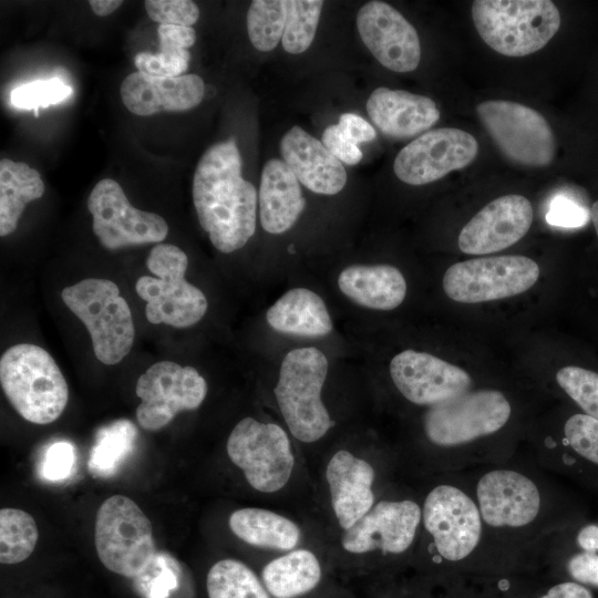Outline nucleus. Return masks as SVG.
I'll return each instance as SVG.
<instances>
[{
    "label": "nucleus",
    "instance_id": "f257e3e1",
    "mask_svg": "<svg viewBox=\"0 0 598 598\" xmlns=\"http://www.w3.org/2000/svg\"><path fill=\"white\" fill-rule=\"evenodd\" d=\"M235 138L212 145L193 178V202L202 228L214 247L229 254L243 248L256 230L258 194L241 176Z\"/></svg>",
    "mask_w": 598,
    "mask_h": 598
},
{
    "label": "nucleus",
    "instance_id": "f03ea898",
    "mask_svg": "<svg viewBox=\"0 0 598 598\" xmlns=\"http://www.w3.org/2000/svg\"><path fill=\"white\" fill-rule=\"evenodd\" d=\"M0 383L11 406L33 424L58 420L69 400L68 383L54 359L32 343L14 344L3 352Z\"/></svg>",
    "mask_w": 598,
    "mask_h": 598
},
{
    "label": "nucleus",
    "instance_id": "7ed1b4c3",
    "mask_svg": "<svg viewBox=\"0 0 598 598\" xmlns=\"http://www.w3.org/2000/svg\"><path fill=\"white\" fill-rule=\"evenodd\" d=\"M472 18L489 48L514 58L543 49L560 27V13L550 0H476Z\"/></svg>",
    "mask_w": 598,
    "mask_h": 598
},
{
    "label": "nucleus",
    "instance_id": "20e7f679",
    "mask_svg": "<svg viewBox=\"0 0 598 598\" xmlns=\"http://www.w3.org/2000/svg\"><path fill=\"white\" fill-rule=\"evenodd\" d=\"M187 255L172 244L155 245L146 259L154 276H141L136 293L146 302L145 316L151 323L188 328L205 316L208 302L204 292L185 279Z\"/></svg>",
    "mask_w": 598,
    "mask_h": 598
},
{
    "label": "nucleus",
    "instance_id": "39448f33",
    "mask_svg": "<svg viewBox=\"0 0 598 598\" xmlns=\"http://www.w3.org/2000/svg\"><path fill=\"white\" fill-rule=\"evenodd\" d=\"M327 373V357L315 347L289 351L280 364L274 393L289 431L301 442L318 441L333 425L321 401Z\"/></svg>",
    "mask_w": 598,
    "mask_h": 598
},
{
    "label": "nucleus",
    "instance_id": "423d86ee",
    "mask_svg": "<svg viewBox=\"0 0 598 598\" xmlns=\"http://www.w3.org/2000/svg\"><path fill=\"white\" fill-rule=\"evenodd\" d=\"M61 298L87 329L100 362L113 365L128 354L135 327L130 306L115 282L86 278L65 287Z\"/></svg>",
    "mask_w": 598,
    "mask_h": 598
},
{
    "label": "nucleus",
    "instance_id": "0eeeda50",
    "mask_svg": "<svg viewBox=\"0 0 598 598\" xmlns=\"http://www.w3.org/2000/svg\"><path fill=\"white\" fill-rule=\"evenodd\" d=\"M94 545L100 561L127 578L145 575L157 556L151 520L124 495H113L100 505Z\"/></svg>",
    "mask_w": 598,
    "mask_h": 598
},
{
    "label": "nucleus",
    "instance_id": "6e6552de",
    "mask_svg": "<svg viewBox=\"0 0 598 598\" xmlns=\"http://www.w3.org/2000/svg\"><path fill=\"white\" fill-rule=\"evenodd\" d=\"M476 112L499 151L512 162L545 167L554 159L555 135L539 112L504 100L482 102Z\"/></svg>",
    "mask_w": 598,
    "mask_h": 598
},
{
    "label": "nucleus",
    "instance_id": "1a4fd4ad",
    "mask_svg": "<svg viewBox=\"0 0 598 598\" xmlns=\"http://www.w3.org/2000/svg\"><path fill=\"white\" fill-rule=\"evenodd\" d=\"M226 448L249 485L259 492H277L290 478L295 463L290 441L275 423L252 417L240 420L230 432Z\"/></svg>",
    "mask_w": 598,
    "mask_h": 598
},
{
    "label": "nucleus",
    "instance_id": "9d476101",
    "mask_svg": "<svg viewBox=\"0 0 598 598\" xmlns=\"http://www.w3.org/2000/svg\"><path fill=\"white\" fill-rule=\"evenodd\" d=\"M539 277V266L519 256H495L456 262L443 276L446 296L462 303H478L520 295Z\"/></svg>",
    "mask_w": 598,
    "mask_h": 598
},
{
    "label": "nucleus",
    "instance_id": "9b49d317",
    "mask_svg": "<svg viewBox=\"0 0 598 598\" xmlns=\"http://www.w3.org/2000/svg\"><path fill=\"white\" fill-rule=\"evenodd\" d=\"M511 412L509 402L499 391H466L430 406L424 430L436 445H460L495 433L506 424Z\"/></svg>",
    "mask_w": 598,
    "mask_h": 598
},
{
    "label": "nucleus",
    "instance_id": "f8f14e48",
    "mask_svg": "<svg viewBox=\"0 0 598 598\" xmlns=\"http://www.w3.org/2000/svg\"><path fill=\"white\" fill-rule=\"evenodd\" d=\"M207 391L206 380L195 368L169 360L156 362L136 382L135 392L141 399L137 423L147 431L161 430L177 413L199 408Z\"/></svg>",
    "mask_w": 598,
    "mask_h": 598
},
{
    "label": "nucleus",
    "instance_id": "ddd939ff",
    "mask_svg": "<svg viewBox=\"0 0 598 598\" xmlns=\"http://www.w3.org/2000/svg\"><path fill=\"white\" fill-rule=\"evenodd\" d=\"M87 209L95 236L109 250L159 244L168 233L162 216L135 208L120 184L111 178L96 183L89 195Z\"/></svg>",
    "mask_w": 598,
    "mask_h": 598
},
{
    "label": "nucleus",
    "instance_id": "4468645a",
    "mask_svg": "<svg viewBox=\"0 0 598 598\" xmlns=\"http://www.w3.org/2000/svg\"><path fill=\"white\" fill-rule=\"evenodd\" d=\"M477 153L472 134L455 127L435 128L404 146L395 156L393 169L409 185H425L470 165Z\"/></svg>",
    "mask_w": 598,
    "mask_h": 598
},
{
    "label": "nucleus",
    "instance_id": "2eb2a0df",
    "mask_svg": "<svg viewBox=\"0 0 598 598\" xmlns=\"http://www.w3.org/2000/svg\"><path fill=\"white\" fill-rule=\"evenodd\" d=\"M423 522L439 554L447 560L468 556L481 537V513L461 489L440 485L427 495Z\"/></svg>",
    "mask_w": 598,
    "mask_h": 598
},
{
    "label": "nucleus",
    "instance_id": "dca6fc26",
    "mask_svg": "<svg viewBox=\"0 0 598 598\" xmlns=\"http://www.w3.org/2000/svg\"><path fill=\"white\" fill-rule=\"evenodd\" d=\"M359 34L386 69L414 71L421 60V44L415 28L392 6L383 1L363 4L357 14Z\"/></svg>",
    "mask_w": 598,
    "mask_h": 598
},
{
    "label": "nucleus",
    "instance_id": "f3484780",
    "mask_svg": "<svg viewBox=\"0 0 598 598\" xmlns=\"http://www.w3.org/2000/svg\"><path fill=\"white\" fill-rule=\"evenodd\" d=\"M390 375L401 394L417 405L432 406L466 391L471 375L427 352L404 350L390 362Z\"/></svg>",
    "mask_w": 598,
    "mask_h": 598
},
{
    "label": "nucleus",
    "instance_id": "a211bd4d",
    "mask_svg": "<svg viewBox=\"0 0 598 598\" xmlns=\"http://www.w3.org/2000/svg\"><path fill=\"white\" fill-rule=\"evenodd\" d=\"M532 221L533 207L525 196H501L484 206L462 228L458 248L468 255L504 250L527 234Z\"/></svg>",
    "mask_w": 598,
    "mask_h": 598
},
{
    "label": "nucleus",
    "instance_id": "6ab92c4d",
    "mask_svg": "<svg viewBox=\"0 0 598 598\" xmlns=\"http://www.w3.org/2000/svg\"><path fill=\"white\" fill-rule=\"evenodd\" d=\"M421 520V509L412 501H381L346 530V550L362 554L380 549L400 554L412 544Z\"/></svg>",
    "mask_w": 598,
    "mask_h": 598
},
{
    "label": "nucleus",
    "instance_id": "aec40b11",
    "mask_svg": "<svg viewBox=\"0 0 598 598\" xmlns=\"http://www.w3.org/2000/svg\"><path fill=\"white\" fill-rule=\"evenodd\" d=\"M477 499L484 522L494 527H520L535 519L540 507L539 492L525 475L496 470L478 482Z\"/></svg>",
    "mask_w": 598,
    "mask_h": 598
},
{
    "label": "nucleus",
    "instance_id": "412c9836",
    "mask_svg": "<svg viewBox=\"0 0 598 598\" xmlns=\"http://www.w3.org/2000/svg\"><path fill=\"white\" fill-rule=\"evenodd\" d=\"M204 93V81L197 74L165 78L138 71L127 75L120 89L126 109L141 116L190 110L202 102Z\"/></svg>",
    "mask_w": 598,
    "mask_h": 598
},
{
    "label": "nucleus",
    "instance_id": "4be33fe9",
    "mask_svg": "<svg viewBox=\"0 0 598 598\" xmlns=\"http://www.w3.org/2000/svg\"><path fill=\"white\" fill-rule=\"evenodd\" d=\"M283 162L299 183L309 190L334 195L343 189L347 173L337 159L316 137L300 126H292L280 141Z\"/></svg>",
    "mask_w": 598,
    "mask_h": 598
},
{
    "label": "nucleus",
    "instance_id": "5701e85b",
    "mask_svg": "<svg viewBox=\"0 0 598 598\" xmlns=\"http://www.w3.org/2000/svg\"><path fill=\"white\" fill-rule=\"evenodd\" d=\"M367 111L375 126L394 138L419 135L432 127L441 116L432 99L384 86L371 93Z\"/></svg>",
    "mask_w": 598,
    "mask_h": 598
},
{
    "label": "nucleus",
    "instance_id": "b1692460",
    "mask_svg": "<svg viewBox=\"0 0 598 598\" xmlns=\"http://www.w3.org/2000/svg\"><path fill=\"white\" fill-rule=\"evenodd\" d=\"M326 477L336 517L339 525L347 530L373 505L371 486L374 471L364 460L340 450L331 457Z\"/></svg>",
    "mask_w": 598,
    "mask_h": 598
},
{
    "label": "nucleus",
    "instance_id": "393cba45",
    "mask_svg": "<svg viewBox=\"0 0 598 598\" xmlns=\"http://www.w3.org/2000/svg\"><path fill=\"white\" fill-rule=\"evenodd\" d=\"M259 217L269 234L290 229L306 207L299 181L287 164L278 158L266 162L258 193Z\"/></svg>",
    "mask_w": 598,
    "mask_h": 598
},
{
    "label": "nucleus",
    "instance_id": "a878e982",
    "mask_svg": "<svg viewBox=\"0 0 598 598\" xmlns=\"http://www.w3.org/2000/svg\"><path fill=\"white\" fill-rule=\"evenodd\" d=\"M338 286L353 302L373 310L395 309L406 295L402 272L390 265L348 266L339 274Z\"/></svg>",
    "mask_w": 598,
    "mask_h": 598
},
{
    "label": "nucleus",
    "instance_id": "bb28decb",
    "mask_svg": "<svg viewBox=\"0 0 598 598\" xmlns=\"http://www.w3.org/2000/svg\"><path fill=\"white\" fill-rule=\"evenodd\" d=\"M274 330L299 337H322L331 332L332 320L322 298L307 288L283 293L266 312Z\"/></svg>",
    "mask_w": 598,
    "mask_h": 598
},
{
    "label": "nucleus",
    "instance_id": "cd10ccee",
    "mask_svg": "<svg viewBox=\"0 0 598 598\" xmlns=\"http://www.w3.org/2000/svg\"><path fill=\"white\" fill-rule=\"evenodd\" d=\"M44 194L40 173L25 163L0 161V236L12 234L27 206Z\"/></svg>",
    "mask_w": 598,
    "mask_h": 598
},
{
    "label": "nucleus",
    "instance_id": "c85d7f7f",
    "mask_svg": "<svg viewBox=\"0 0 598 598\" xmlns=\"http://www.w3.org/2000/svg\"><path fill=\"white\" fill-rule=\"evenodd\" d=\"M228 524L238 538L258 547L289 550L300 537V530L293 522L261 508L235 511Z\"/></svg>",
    "mask_w": 598,
    "mask_h": 598
},
{
    "label": "nucleus",
    "instance_id": "c756f323",
    "mask_svg": "<svg viewBox=\"0 0 598 598\" xmlns=\"http://www.w3.org/2000/svg\"><path fill=\"white\" fill-rule=\"evenodd\" d=\"M321 578L320 564L307 549L293 550L262 570L265 587L276 598H293L312 590Z\"/></svg>",
    "mask_w": 598,
    "mask_h": 598
},
{
    "label": "nucleus",
    "instance_id": "7c9ffc66",
    "mask_svg": "<svg viewBox=\"0 0 598 598\" xmlns=\"http://www.w3.org/2000/svg\"><path fill=\"white\" fill-rule=\"evenodd\" d=\"M159 51L140 52L135 55L137 71L152 76H179L187 71L190 52L196 41L192 27L159 24L157 28Z\"/></svg>",
    "mask_w": 598,
    "mask_h": 598
},
{
    "label": "nucleus",
    "instance_id": "2f4dec72",
    "mask_svg": "<svg viewBox=\"0 0 598 598\" xmlns=\"http://www.w3.org/2000/svg\"><path fill=\"white\" fill-rule=\"evenodd\" d=\"M209 598H269L254 571L239 560L221 559L206 578Z\"/></svg>",
    "mask_w": 598,
    "mask_h": 598
},
{
    "label": "nucleus",
    "instance_id": "473e14b6",
    "mask_svg": "<svg viewBox=\"0 0 598 598\" xmlns=\"http://www.w3.org/2000/svg\"><path fill=\"white\" fill-rule=\"evenodd\" d=\"M39 538L34 518L18 508L0 511V563L19 564L33 553Z\"/></svg>",
    "mask_w": 598,
    "mask_h": 598
},
{
    "label": "nucleus",
    "instance_id": "72a5a7b5",
    "mask_svg": "<svg viewBox=\"0 0 598 598\" xmlns=\"http://www.w3.org/2000/svg\"><path fill=\"white\" fill-rule=\"evenodd\" d=\"M288 13V1L255 0L247 12V31L258 51L274 50L282 39Z\"/></svg>",
    "mask_w": 598,
    "mask_h": 598
},
{
    "label": "nucleus",
    "instance_id": "f704fd0d",
    "mask_svg": "<svg viewBox=\"0 0 598 598\" xmlns=\"http://www.w3.org/2000/svg\"><path fill=\"white\" fill-rule=\"evenodd\" d=\"M322 7L321 0L288 1L287 21L281 39L287 52L299 54L310 47L316 35Z\"/></svg>",
    "mask_w": 598,
    "mask_h": 598
},
{
    "label": "nucleus",
    "instance_id": "c9c22d12",
    "mask_svg": "<svg viewBox=\"0 0 598 598\" xmlns=\"http://www.w3.org/2000/svg\"><path fill=\"white\" fill-rule=\"evenodd\" d=\"M136 430L128 421H117L104 429L92 448L90 470L109 475L126 455L133 444Z\"/></svg>",
    "mask_w": 598,
    "mask_h": 598
},
{
    "label": "nucleus",
    "instance_id": "e433bc0d",
    "mask_svg": "<svg viewBox=\"0 0 598 598\" xmlns=\"http://www.w3.org/2000/svg\"><path fill=\"white\" fill-rule=\"evenodd\" d=\"M559 386L586 412L598 420V373L576 365L561 368Z\"/></svg>",
    "mask_w": 598,
    "mask_h": 598
},
{
    "label": "nucleus",
    "instance_id": "4c0bfd02",
    "mask_svg": "<svg viewBox=\"0 0 598 598\" xmlns=\"http://www.w3.org/2000/svg\"><path fill=\"white\" fill-rule=\"evenodd\" d=\"M72 94L71 86L58 78L39 80L17 86L11 92L13 106L33 110L39 115L40 107H48L66 100Z\"/></svg>",
    "mask_w": 598,
    "mask_h": 598
},
{
    "label": "nucleus",
    "instance_id": "58836bf2",
    "mask_svg": "<svg viewBox=\"0 0 598 598\" xmlns=\"http://www.w3.org/2000/svg\"><path fill=\"white\" fill-rule=\"evenodd\" d=\"M564 432L576 453L598 465V420L575 414L566 421Z\"/></svg>",
    "mask_w": 598,
    "mask_h": 598
},
{
    "label": "nucleus",
    "instance_id": "ea45409f",
    "mask_svg": "<svg viewBox=\"0 0 598 598\" xmlns=\"http://www.w3.org/2000/svg\"><path fill=\"white\" fill-rule=\"evenodd\" d=\"M148 17L159 24L192 27L199 18V9L189 0H147Z\"/></svg>",
    "mask_w": 598,
    "mask_h": 598
},
{
    "label": "nucleus",
    "instance_id": "a19ab883",
    "mask_svg": "<svg viewBox=\"0 0 598 598\" xmlns=\"http://www.w3.org/2000/svg\"><path fill=\"white\" fill-rule=\"evenodd\" d=\"M590 212L573 198L559 194L551 198L546 221L555 227L578 228L589 220Z\"/></svg>",
    "mask_w": 598,
    "mask_h": 598
},
{
    "label": "nucleus",
    "instance_id": "79ce46f5",
    "mask_svg": "<svg viewBox=\"0 0 598 598\" xmlns=\"http://www.w3.org/2000/svg\"><path fill=\"white\" fill-rule=\"evenodd\" d=\"M75 464V451L72 444L61 441L53 443L44 454L40 473L49 481L66 478Z\"/></svg>",
    "mask_w": 598,
    "mask_h": 598
},
{
    "label": "nucleus",
    "instance_id": "37998d69",
    "mask_svg": "<svg viewBox=\"0 0 598 598\" xmlns=\"http://www.w3.org/2000/svg\"><path fill=\"white\" fill-rule=\"evenodd\" d=\"M322 144L337 159L347 165H355L362 159L359 146L342 134L338 124L330 125L323 131Z\"/></svg>",
    "mask_w": 598,
    "mask_h": 598
},
{
    "label": "nucleus",
    "instance_id": "c03bdc74",
    "mask_svg": "<svg viewBox=\"0 0 598 598\" xmlns=\"http://www.w3.org/2000/svg\"><path fill=\"white\" fill-rule=\"evenodd\" d=\"M567 569L576 581L598 587V553L584 551L574 555Z\"/></svg>",
    "mask_w": 598,
    "mask_h": 598
},
{
    "label": "nucleus",
    "instance_id": "a18cd8bd",
    "mask_svg": "<svg viewBox=\"0 0 598 598\" xmlns=\"http://www.w3.org/2000/svg\"><path fill=\"white\" fill-rule=\"evenodd\" d=\"M342 134L353 144L370 142L377 133L369 122L354 113H343L338 123Z\"/></svg>",
    "mask_w": 598,
    "mask_h": 598
},
{
    "label": "nucleus",
    "instance_id": "49530a36",
    "mask_svg": "<svg viewBox=\"0 0 598 598\" xmlns=\"http://www.w3.org/2000/svg\"><path fill=\"white\" fill-rule=\"evenodd\" d=\"M540 598H592L591 592L576 582H561L551 587Z\"/></svg>",
    "mask_w": 598,
    "mask_h": 598
},
{
    "label": "nucleus",
    "instance_id": "de8ad7c7",
    "mask_svg": "<svg viewBox=\"0 0 598 598\" xmlns=\"http://www.w3.org/2000/svg\"><path fill=\"white\" fill-rule=\"evenodd\" d=\"M175 587L176 578L174 574L169 569L163 567L151 585V598H164L167 596L168 590Z\"/></svg>",
    "mask_w": 598,
    "mask_h": 598
},
{
    "label": "nucleus",
    "instance_id": "09e8293b",
    "mask_svg": "<svg viewBox=\"0 0 598 598\" xmlns=\"http://www.w3.org/2000/svg\"><path fill=\"white\" fill-rule=\"evenodd\" d=\"M577 544L584 551L598 553V526L587 525L577 535Z\"/></svg>",
    "mask_w": 598,
    "mask_h": 598
},
{
    "label": "nucleus",
    "instance_id": "8fccbe9b",
    "mask_svg": "<svg viewBox=\"0 0 598 598\" xmlns=\"http://www.w3.org/2000/svg\"><path fill=\"white\" fill-rule=\"evenodd\" d=\"M89 3L96 16L105 17L120 8L123 2L120 0H91Z\"/></svg>",
    "mask_w": 598,
    "mask_h": 598
},
{
    "label": "nucleus",
    "instance_id": "3c124183",
    "mask_svg": "<svg viewBox=\"0 0 598 598\" xmlns=\"http://www.w3.org/2000/svg\"><path fill=\"white\" fill-rule=\"evenodd\" d=\"M590 218H591V220L594 223L595 230H596L597 236H598V200H596L591 206Z\"/></svg>",
    "mask_w": 598,
    "mask_h": 598
}]
</instances>
